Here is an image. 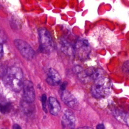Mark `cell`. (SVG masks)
<instances>
[{
  "label": "cell",
  "mask_w": 129,
  "mask_h": 129,
  "mask_svg": "<svg viewBox=\"0 0 129 129\" xmlns=\"http://www.w3.org/2000/svg\"><path fill=\"white\" fill-rule=\"evenodd\" d=\"M3 80L6 85L15 92H19L23 86V73L18 67L9 68L4 74Z\"/></svg>",
  "instance_id": "cell-1"
},
{
  "label": "cell",
  "mask_w": 129,
  "mask_h": 129,
  "mask_svg": "<svg viewBox=\"0 0 129 129\" xmlns=\"http://www.w3.org/2000/svg\"><path fill=\"white\" fill-rule=\"evenodd\" d=\"M110 80L104 77H101L95 80L91 88L92 95L96 98H102L107 96L110 91Z\"/></svg>",
  "instance_id": "cell-2"
},
{
  "label": "cell",
  "mask_w": 129,
  "mask_h": 129,
  "mask_svg": "<svg viewBox=\"0 0 129 129\" xmlns=\"http://www.w3.org/2000/svg\"><path fill=\"white\" fill-rule=\"evenodd\" d=\"M40 49L43 52H49L53 48V41L49 31L45 28H41L39 31Z\"/></svg>",
  "instance_id": "cell-3"
},
{
  "label": "cell",
  "mask_w": 129,
  "mask_h": 129,
  "mask_svg": "<svg viewBox=\"0 0 129 129\" xmlns=\"http://www.w3.org/2000/svg\"><path fill=\"white\" fill-rule=\"evenodd\" d=\"M14 44L21 55L28 60L32 59L35 56V51L26 41L17 39L14 40Z\"/></svg>",
  "instance_id": "cell-4"
},
{
  "label": "cell",
  "mask_w": 129,
  "mask_h": 129,
  "mask_svg": "<svg viewBox=\"0 0 129 129\" xmlns=\"http://www.w3.org/2000/svg\"><path fill=\"white\" fill-rule=\"evenodd\" d=\"M23 98L25 102L31 103L35 100V91L32 83L29 80L23 82Z\"/></svg>",
  "instance_id": "cell-5"
},
{
  "label": "cell",
  "mask_w": 129,
  "mask_h": 129,
  "mask_svg": "<svg viewBox=\"0 0 129 129\" xmlns=\"http://www.w3.org/2000/svg\"><path fill=\"white\" fill-rule=\"evenodd\" d=\"M76 119L74 113L70 110L67 109L62 117L63 129H74Z\"/></svg>",
  "instance_id": "cell-6"
},
{
  "label": "cell",
  "mask_w": 129,
  "mask_h": 129,
  "mask_svg": "<svg viewBox=\"0 0 129 129\" xmlns=\"http://www.w3.org/2000/svg\"><path fill=\"white\" fill-rule=\"evenodd\" d=\"M61 91L60 97L62 101L71 108L76 109L78 104L76 98L70 92L66 90Z\"/></svg>",
  "instance_id": "cell-7"
},
{
  "label": "cell",
  "mask_w": 129,
  "mask_h": 129,
  "mask_svg": "<svg viewBox=\"0 0 129 129\" xmlns=\"http://www.w3.org/2000/svg\"><path fill=\"white\" fill-rule=\"evenodd\" d=\"M47 83L51 86H56L58 85L61 81V78L58 72L53 68L48 70L47 77L46 78Z\"/></svg>",
  "instance_id": "cell-8"
},
{
  "label": "cell",
  "mask_w": 129,
  "mask_h": 129,
  "mask_svg": "<svg viewBox=\"0 0 129 129\" xmlns=\"http://www.w3.org/2000/svg\"><path fill=\"white\" fill-rule=\"evenodd\" d=\"M48 104L50 113L54 115H57L60 109V106L58 101L55 98L50 97L49 98Z\"/></svg>",
  "instance_id": "cell-9"
},
{
  "label": "cell",
  "mask_w": 129,
  "mask_h": 129,
  "mask_svg": "<svg viewBox=\"0 0 129 129\" xmlns=\"http://www.w3.org/2000/svg\"><path fill=\"white\" fill-rule=\"evenodd\" d=\"M60 49L61 51L68 55H72L75 52L73 45L66 40H61L60 42Z\"/></svg>",
  "instance_id": "cell-10"
},
{
  "label": "cell",
  "mask_w": 129,
  "mask_h": 129,
  "mask_svg": "<svg viewBox=\"0 0 129 129\" xmlns=\"http://www.w3.org/2000/svg\"><path fill=\"white\" fill-rule=\"evenodd\" d=\"M86 74L90 78L94 80H97L101 77L103 74V71L100 69H95L93 68H90L85 71Z\"/></svg>",
  "instance_id": "cell-11"
},
{
  "label": "cell",
  "mask_w": 129,
  "mask_h": 129,
  "mask_svg": "<svg viewBox=\"0 0 129 129\" xmlns=\"http://www.w3.org/2000/svg\"><path fill=\"white\" fill-rule=\"evenodd\" d=\"M114 115L117 118V119L120 121L123 122L125 123H128V115L127 114L123 113L121 111L116 110L114 113Z\"/></svg>",
  "instance_id": "cell-12"
},
{
  "label": "cell",
  "mask_w": 129,
  "mask_h": 129,
  "mask_svg": "<svg viewBox=\"0 0 129 129\" xmlns=\"http://www.w3.org/2000/svg\"><path fill=\"white\" fill-rule=\"evenodd\" d=\"M12 107L11 104L10 103H7L5 104H0V111L2 113H7L11 110Z\"/></svg>",
  "instance_id": "cell-13"
},
{
  "label": "cell",
  "mask_w": 129,
  "mask_h": 129,
  "mask_svg": "<svg viewBox=\"0 0 129 129\" xmlns=\"http://www.w3.org/2000/svg\"><path fill=\"white\" fill-rule=\"evenodd\" d=\"M47 99V97L45 94H43L41 97V101H42V106H43V110L46 112V101Z\"/></svg>",
  "instance_id": "cell-14"
},
{
  "label": "cell",
  "mask_w": 129,
  "mask_h": 129,
  "mask_svg": "<svg viewBox=\"0 0 129 129\" xmlns=\"http://www.w3.org/2000/svg\"><path fill=\"white\" fill-rule=\"evenodd\" d=\"M83 69L81 67L79 66H76L75 67H74L73 68V71L75 73H76V74H79V73H80L81 72H82L83 71Z\"/></svg>",
  "instance_id": "cell-15"
},
{
  "label": "cell",
  "mask_w": 129,
  "mask_h": 129,
  "mask_svg": "<svg viewBox=\"0 0 129 129\" xmlns=\"http://www.w3.org/2000/svg\"><path fill=\"white\" fill-rule=\"evenodd\" d=\"M128 61H126L124 62V64L123 65V67H122V70L123 71L125 72V73H127L128 72Z\"/></svg>",
  "instance_id": "cell-16"
},
{
  "label": "cell",
  "mask_w": 129,
  "mask_h": 129,
  "mask_svg": "<svg viewBox=\"0 0 129 129\" xmlns=\"http://www.w3.org/2000/svg\"><path fill=\"white\" fill-rule=\"evenodd\" d=\"M67 82H63L60 86V89L61 91H63L64 90H65V88H66V87L67 85Z\"/></svg>",
  "instance_id": "cell-17"
},
{
  "label": "cell",
  "mask_w": 129,
  "mask_h": 129,
  "mask_svg": "<svg viewBox=\"0 0 129 129\" xmlns=\"http://www.w3.org/2000/svg\"><path fill=\"white\" fill-rule=\"evenodd\" d=\"M3 55V45L0 43V58L2 57Z\"/></svg>",
  "instance_id": "cell-18"
},
{
  "label": "cell",
  "mask_w": 129,
  "mask_h": 129,
  "mask_svg": "<svg viewBox=\"0 0 129 129\" xmlns=\"http://www.w3.org/2000/svg\"><path fill=\"white\" fill-rule=\"evenodd\" d=\"M96 129H104V126L102 124H99L97 125Z\"/></svg>",
  "instance_id": "cell-19"
},
{
  "label": "cell",
  "mask_w": 129,
  "mask_h": 129,
  "mask_svg": "<svg viewBox=\"0 0 129 129\" xmlns=\"http://www.w3.org/2000/svg\"><path fill=\"white\" fill-rule=\"evenodd\" d=\"M13 129H22V128L19 124H15L13 126Z\"/></svg>",
  "instance_id": "cell-20"
},
{
  "label": "cell",
  "mask_w": 129,
  "mask_h": 129,
  "mask_svg": "<svg viewBox=\"0 0 129 129\" xmlns=\"http://www.w3.org/2000/svg\"><path fill=\"white\" fill-rule=\"evenodd\" d=\"M78 129H93V128L91 127H89V126H84L83 127L78 128Z\"/></svg>",
  "instance_id": "cell-21"
}]
</instances>
